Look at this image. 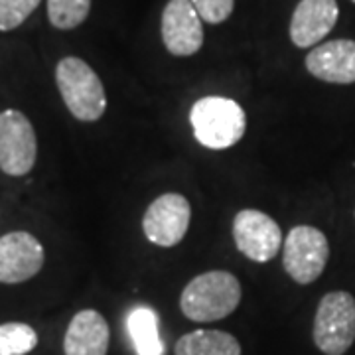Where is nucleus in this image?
Listing matches in <instances>:
<instances>
[{"instance_id": "nucleus-1", "label": "nucleus", "mask_w": 355, "mask_h": 355, "mask_svg": "<svg viewBox=\"0 0 355 355\" xmlns=\"http://www.w3.org/2000/svg\"><path fill=\"white\" fill-rule=\"evenodd\" d=\"M239 279L229 270H207L184 286L180 310L191 322H217L231 316L241 304Z\"/></svg>"}, {"instance_id": "nucleus-2", "label": "nucleus", "mask_w": 355, "mask_h": 355, "mask_svg": "<svg viewBox=\"0 0 355 355\" xmlns=\"http://www.w3.org/2000/svg\"><path fill=\"white\" fill-rule=\"evenodd\" d=\"M191 130L196 140L209 150H225L245 137L247 114L233 99L209 95L191 105Z\"/></svg>"}, {"instance_id": "nucleus-3", "label": "nucleus", "mask_w": 355, "mask_h": 355, "mask_svg": "<svg viewBox=\"0 0 355 355\" xmlns=\"http://www.w3.org/2000/svg\"><path fill=\"white\" fill-rule=\"evenodd\" d=\"M55 83L69 113L81 123H97L107 111L101 77L81 58L67 55L55 65Z\"/></svg>"}, {"instance_id": "nucleus-4", "label": "nucleus", "mask_w": 355, "mask_h": 355, "mask_svg": "<svg viewBox=\"0 0 355 355\" xmlns=\"http://www.w3.org/2000/svg\"><path fill=\"white\" fill-rule=\"evenodd\" d=\"M312 338L326 355H343L355 342V298L345 291L322 296L314 316Z\"/></svg>"}, {"instance_id": "nucleus-5", "label": "nucleus", "mask_w": 355, "mask_h": 355, "mask_svg": "<svg viewBox=\"0 0 355 355\" xmlns=\"http://www.w3.org/2000/svg\"><path fill=\"white\" fill-rule=\"evenodd\" d=\"M330 259L328 237L312 225H296L282 245V266L296 284L316 282Z\"/></svg>"}, {"instance_id": "nucleus-6", "label": "nucleus", "mask_w": 355, "mask_h": 355, "mask_svg": "<svg viewBox=\"0 0 355 355\" xmlns=\"http://www.w3.org/2000/svg\"><path fill=\"white\" fill-rule=\"evenodd\" d=\"M38 158V139L34 125L22 111L0 113V170L6 176H26Z\"/></svg>"}, {"instance_id": "nucleus-7", "label": "nucleus", "mask_w": 355, "mask_h": 355, "mask_svg": "<svg viewBox=\"0 0 355 355\" xmlns=\"http://www.w3.org/2000/svg\"><path fill=\"white\" fill-rule=\"evenodd\" d=\"M191 205L186 196L168 191L154 200L142 217V231L146 239L158 247H176L188 235Z\"/></svg>"}, {"instance_id": "nucleus-8", "label": "nucleus", "mask_w": 355, "mask_h": 355, "mask_svg": "<svg viewBox=\"0 0 355 355\" xmlns=\"http://www.w3.org/2000/svg\"><path fill=\"white\" fill-rule=\"evenodd\" d=\"M233 241L249 261L268 263L282 249V229L265 211L241 209L233 219Z\"/></svg>"}, {"instance_id": "nucleus-9", "label": "nucleus", "mask_w": 355, "mask_h": 355, "mask_svg": "<svg viewBox=\"0 0 355 355\" xmlns=\"http://www.w3.org/2000/svg\"><path fill=\"white\" fill-rule=\"evenodd\" d=\"M166 50L176 58H190L202 50L203 26L191 0H170L160 22Z\"/></svg>"}, {"instance_id": "nucleus-10", "label": "nucleus", "mask_w": 355, "mask_h": 355, "mask_svg": "<svg viewBox=\"0 0 355 355\" xmlns=\"http://www.w3.org/2000/svg\"><path fill=\"white\" fill-rule=\"evenodd\" d=\"M46 263L42 243L28 231H10L0 237V282L20 284L34 279Z\"/></svg>"}, {"instance_id": "nucleus-11", "label": "nucleus", "mask_w": 355, "mask_h": 355, "mask_svg": "<svg viewBox=\"0 0 355 355\" xmlns=\"http://www.w3.org/2000/svg\"><path fill=\"white\" fill-rule=\"evenodd\" d=\"M340 8L336 0H300L291 18V40L296 48H312L338 24Z\"/></svg>"}, {"instance_id": "nucleus-12", "label": "nucleus", "mask_w": 355, "mask_h": 355, "mask_svg": "<svg viewBox=\"0 0 355 355\" xmlns=\"http://www.w3.org/2000/svg\"><path fill=\"white\" fill-rule=\"evenodd\" d=\"M306 69L310 76L326 83H355V42L331 40L318 44L306 55Z\"/></svg>"}, {"instance_id": "nucleus-13", "label": "nucleus", "mask_w": 355, "mask_h": 355, "mask_svg": "<svg viewBox=\"0 0 355 355\" xmlns=\"http://www.w3.org/2000/svg\"><path fill=\"white\" fill-rule=\"evenodd\" d=\"M111 342L109 324L97 310H81L71 318L64 336L65 355H107Z\"/></svg>"}, {"instance_id": "nucleus-14", "label": "nucleus", "mask_w": 355, "mask_h": 355, "mask_svg": "<svg viewBox=\"0 0 355 355\" xmlns=\"http://www.w3.org/2000/svg\"><path fill=\"white\" fill-rule=\"evenodd\" d=\"M176 355H241L239 340L223 330H193L184 334L174 347Z\"/></svg>"}, {"instance_id": "nucleus-15", "label": "nucleus", "mask_w": 355, "mask_h": 355, "mask_svg": "<svg viewBox=\"0 0 355 355\" xmlns=\"http://www.w3.org/2000/svg\"><path fill=\"white\" fill-rule=\"evenodd\" d=\"M127 328L130 340L139 355H164V343L158 334V318L153 308L137 306L127 318Z\"/></svg>"}, {"instance_id": "nucleus-16", "label": "nucleus", "mask_w": 355, "mask_h": 355, "mask_svg": "<svg viewBox=\"0 0 355 355\" xmlns=\"http://www.w3.org/2000/svg\"><path fill=\"white\" fill-rule=\"evenodd\" d=\"M38 345V334L24 322L0 324V355H28Z\"/></svg>"}, {"instance_id": "nucleus-17", "label": "nucleus", "mask_w": 355, "mask_h": 355, "mask_svg": "<svg viewBox=\"0 0 355 355\" xmlns=\"http://www.w3.org/2000/svg\"><path fill=\"white\" fill-rule=\"evenodd\" d=\"M91 0H48V20L58 30H73L87 20Z\"/></svg>"}, {"instance_id": "nucleus-18", "label": "nucleus", "mask_w": 355, "mask_h": 355, "mask_svg": "<svg viewBox=\"0 0 355 355\" xmlns=\"http://www.w3.org/2000/svg\"><path fill=\"white\" fill-rule=\"evenodd\" d=\"M42 0H0V32H12L22 26Z\"/></svg>"}, {"instance_id": "nucleus-19", "label": "nucleus", "mask_w": 355, "mask_h": 355, "mask_svg": "<svg viewBox=\"0 0 355 355\" xmlns=\"http://www.w3.org/2000/svg\"><path fill=\"white\" fill-rule=\"evenodd\" d=\"M191 4L207 24L225 22L235 8V0H191Z\"/></svg>"}, {"instance_id": "nucleus-20", "label": "nucleus", "mask_w": 355, "mask_h": 355, "mask_svg": "<svg viewBox=\"0 0 355 355\" xmlns=\"http://www.w3.org/2000/svg\"><path fill=\"white\" fill-rule=\"evenodd\" d=\"M352 2H355V0H352Z\"/></svg>"}]
</instances>
